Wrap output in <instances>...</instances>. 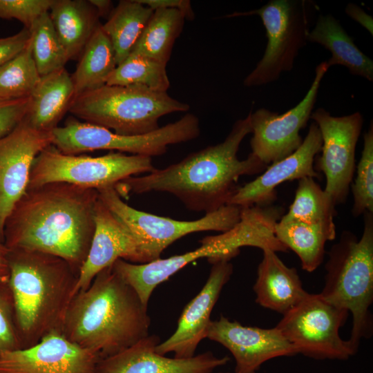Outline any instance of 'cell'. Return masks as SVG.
<instances>
[{
  "instance_id": "obj_2",
  "label": "cell",
  "mask_w": 373,
  "mask_h": 373,
  "mask_svg": "<svg viewBox=\"0 0 373 373\" xmlns=\"http://www.w3.org/2000/svg\"><path fill=\"white\" fill-rule=\"evenodd\" d=\"M252 132L250 113L237 120L222 142L188 155L181 161L144 175L131 176L115 189L122 198L132 193L166 192L192 211L213 212L227 204L240 177L259 173L267 167L252 153L242 160L238 151Z\"/></svg>"
},
{
  "instance_id": "obj_29",
  "label": "cell",
  "mask_w": 373,
  "mask_h": 373,
  "mask_svg": "<svg viewBox=\"0 0 373 373\" xmlns=\"http://www.w3.org/2000/svg\"><path fill=\"white\" fill-rule=\"evenodd\" d=\"M185 19L184 15L177 9L154 10L131 52L166 65Z\"/></svg>"
},
{
  "instance_id": "obj_36",
  "label": "cell",
  "mask_w": 373,
  "mask_h": 373,
  "mask_svg": "<svg viewBox=\"0 0 373 373\" xmlns=\"http://www.w3.org/2000/svg\"><path fill=\"white\" fill-rule=\"evenodd\" d=\"M53 0H0V19H17L30 29L41 15L48 12Z\"/></svg>"
},
{
  "instance_id": "obj_16",
  "label": "cell",
  "mask_w": 373,
  "mask_h": 373,
  "mask_svg": "<svg viewBox=\"0 0 373 373\" xmlns=\"http://www.w3.org/2000/svg\"><path fill=\"white\" fill-rule=\"evenodd\" d=\"M207 338L231 353L236 361L235 373H256L269 360L297 354L291 343L276 327L245 326L223 315L211 321Z\"/></svg>"
},
{
  "instance_id": "obj_1",
  "label": "cell",
  "mask_w": 373,
  "mask_h": 373,
  "mask_svg": "<svg viewBox=\"0 0 373 373\" xmlns=\"http://www.w3.org/2000/svg\"><path fill=\"white\" fill-rule=\"evenodd\" d=\"M98 191L55 182L27 189L4 227V244L58 256L79 271L95 231Z\"/></svg>"
},
{
  "instance_id": "obj_38",
  "label": "cell",
  "mask_w": 373,
  "mask_h": 373,
  "mask_svg": "<svg viewBox=\"0 0 373 373\" xmlns=\"http://www.w3.org/2000/svg\"><path fill=\"white\" fill-rule=\"evenodd\" d=\"M30 40V32L26 28L13 35L0 38V66L22 51Z\"/></svg>"
},
{
  "instance_id": "obj_41",
  "label": "cell",
  "mask_w": 373,
  "mask_h": 373,
  "mask_svg": "<svg viewBox=\"0 0 373 373\" xmlns=\"http://www.w3.org/2000/svg\"><path fill=\"white\" fill-rule=\"evenodd\" d=\"M10 249L0 241V280L8 282L10 268L8 255Z\"/></svg>"
},
{
  "instance_id": "obj_35",
  "label": "cell",
  "mask_w": 373,
  "mask_h": 373,
  "mask_svg": "<svg viewBox=\"0 0 373 373\" xmlns=\"http://www.w3.org/2000/svg\"><path fill=\"white\" fill-rule=\"evenodd\" d=\"M23 348L8 282L0 280V356Z\"/></svg>"
},
{
  "instance_id": "obj_9",
  "label": "cell",
  "mask_w": 373,
  "mask_h": 373,
  "mask_svg": "<svg viewBox=\"0 0 373 373\" xmlns=\"http://www.w3.org/2000/svg\"><path fill=\"white\" fill-rule=\"evenodd\" d=\"M305 0H271L260 8L233 12L224 17L258 15L266 30L267 44L255 68L245 77L247 87L276 81L282 73L290 71L307 41L311 5Z\"/></svg>"
},
{
  "instance_id": "obj_6",
  "label": "cell",
  "mask_w": 373,
  "mask_h": 373,
  "mask_svg": "<svg viewBox=\"0 0 373 373\" xmlns=\"http://www.w3.org/2000/svg\"><path fill=\"white\" fill-rule=\"evenodd\" d=\"M187 104L166 92L140 86L104 85L73 99L68 111L84 122L122 135H139L158 129L164 115L185 112Z\"/></svg>"
},
{
  "instance_id": "obj_15",
  "label": "cell",
  "mask_w": 373,
  "mask_h": 373,
  "mask_svg": "<svg viewBox=\"0 0 373 373\" xmlns=\"http://www.w3.org/2000/svg\"><path fill=\"white\" fill-rule=\"evenodd\" d=\"M99 359L61 331H53L30 347L3 353L0 373H96Z\"/></svg>"
},
{
  "instance_id": "obj_33",
  "label": "cell",
  "mask_w": 373,
  "mask_h": 373,
  "mask_svg": "<svg viewBox=\"0 0 373 373\" xmlns=\"http://www.w3.org/2000/svg\"><path fill=\"white\" fill-rule=\"evenodd\" d=\"M40 77L32 57L30 40L22 51L0 66V99L30 97Z\"/></svg>"
},
{
  "instance_id": "obj_25",
  "label": "cell",
  "mask_w": 373,
  "mask_h": 373,
  "mask_svg": "<svg viewBox=\"0 0 373 373\" xmlns=\"http://www.w3.org/2000/svg\"><path fill=\"white\" fill-rule=\"evenodd\" d=\"M49 15L69 60L80 55L100 24L88 1L53 0Z\"/></svg>"
},
{
  "instance_id": "obj_17",
  "label": "cell",
  "mask_w": 373,
  "mask_h": 373,
  "mask_svg": "<svg viewBox=\"0 0 373 373\" xmlns=\"http://www.w3.org/2000/svg\"><path fill=\"white\" fill-rule=\"evenodd\" d=\"M208 261L212 267L206 283L184 307L174 333L156 346L158 354L173 352L175 358H191L200 342L207 338L213 308L233 273L230 260L220 258Z\"/></svg>"
},
{
  "instance_id": "obj_40",
  "label": "cell",
  "mask_w": 373,
  "mask_h": 373,
  "mask_svg": "<svg viewBox=\"0 0 373 373\" xmlns=\"http://www.w3.org/2000/svg\"><path fill=\"white\" fill-rule=\"evenodd\" d=\"M346 14L353 20L365 28L372 35H373V19L361 8L356 4L350 3L345 8Z\"/></svg>"
},
{
  "instance_id": "obj_12",
  "label": "cell",
  "mask_w": 373,
  "mask_h": 373,
  "mask_svg": "<svg viewBox=\"0 0 373 373\" xmlns=\"http://www.w3.org/2000/svg\"><path fill=\"white\" fill-rule=\"evenodd\" d=\"M322 137L321 155L315 170L326 178L324 191L336 206L345 203L356 170L355 151L363 119L359 112L342 117L332 116L323 108L312 112Z\"/></svg>"
},
{
  "instance_id": "obj_21",
  "label": "cell",
  "mask_w": 373,
  "mask_h": 373,
  "mask_svg": "<svg viewBox=\"0 0 373 373\" xmlns=\"http://www.w3.org/2000/svg\"><path fill=\"white\" fill-rule=\"evenodd\" d=\"M160 338L148 335L131 347L100 358L96 373H212L229 361L207 352L188 358H169L158 354Z\"/></svg>"
},
{
  "instance_id": "obj_28",
  "label": "cell",
  "mask_w": 373,
  "mask_h": 373,
  "mask_svg": "<svg viewBox=\"0 0 373 373\" xmlns=\"http://www.w3.org/2000/svg\"><path fill=\"white\" fill-rule=\"evenodd\" d=\"M153 13L137 0L120 1L102 28L112 44L117 66L131 53Z\"/></svg>"
},
{
  "instance_id": "obj_18",
  "label": "cell",
  "mask_w": 373,
  "mask_h": 373,
  "mask_svg": "<svg viewBox=\"0 0 373 373\" xmlns=\"http://www.w3.org/2000/svg\"><path fill=\"white\" fill-rule=\"evenodd\" d=\"M321 134L312 122L300 147L285 158L267 166L254 180L239 186L227 204L240 207L267 206L276 199V187L287 181L305 177L319 178L314 169L316 155L321 152Z\"/></svg>"
},
{
  "instance_id": "obj_11",
  "label": "cell",
  "mask_w": 373,
  "mask_h": 373,
  "mask_svg": "<svg viewBox=\"0 0 373 373\" xmlns=\"http://www.w3.org/2000/svg\"><path fill=\"white\" fill-rule=\"evenodd\" d=\"M347 315L348 312L329 303L320 293H308L275 327L297 354L318 360L344 361L357 352L339 334Z\"/></svg>"
},
{
  "instance_id": "obj_32",
  "label": "cell",
  "mask_w": 373,
  "mask_h": 373,
  "mask_svg": "<svg viewBox=\"0 0 373 373\" xmlns=\"http://www.w3.org/2000/svg\"><path fill=\"white\" fill-rule=\"evenodd\" d=\"M29 30L32 57L40 75L64 68L69 59L49 12L37 18Z\"/></svg>"
},
{
  "instance_id": "obj_39",
  "label": "cell",
  "mask_w": 373,
  "mask_h": 373,
  "mask_svg": "<svg viewBox=\"0 0 373 373\" xmlns=\"http://www.w3.org/2000/svg\"><path fill=\"white\" fill-rule=\"evenodd\" d=\"M141 4L146 6L153 11L160 8H172L180 10L187 20L194 19L190 1L189 0H137Z\"/></svg>"
},
{
  "instance_id": "obj_34",
  "label": "cell",
  "mask_w": 373,
  "mask_h": 373,
  "mask_svg": "<svg viewBox=\"0 0 373 373\" xmlns=\"http://www.w3.org/2000/svg\"><path fill=\"white\" fill-rule=\"evenodd\" d=\"M351 184L354 216L373 213V124L363 135V149L356 167V176Z\"/></svg>"
},
{
  "instance_id": "obj_10",
  "label": "cell",
  "mask_w": 373,
  "mask_h": 373,
  "mask_svg": "<svg viewBox=\"0 0 373 373\" xmlns=\"http://www.w3.org/2000/svg\"><path fill=\"white\" fill-rule=\"evenodd\" d=\"M97 191L100 200L138 240L146 263L160 258L168 246L183 236L200 231H227L241 216L242 207L227 204L195 220H177L135 209L122 200L114 187Z\"/></svg>"
},
{
  "instance_id": "obj_5",
  "label": "cell",
  "mask_w": 373,
  "mask_h": 373,
  "mask_svg": "<svg viewBox=\"0 0 373 373\" xmlns=\"http://www.w3.org/2000/svg\"><path fill=\"white\" fill-rule=\"evenodd\" d=\"M360 238L343 231L328 251L325 284L320 294L352 316L349 342L358 351L363 338L371 337L373 301V213H363Z\"/></svg>"
},
{
  "instance_id": "obj_31",
  "label": "cell",
  "mask_w": 373,
  "mask_h": 373,
  "mask_svg": "<svg viewBox=\"0 0 373 373\" xmlns=\"http://www.w3.org/2000/svg\"><path fill=\"white\" fill-rule=\"evenodd\" d=\"M165 64L131 52L108 77L106 85L140 86L166 92L170 82Z\"/></svg>"
},
{
  "instance_id": "obj_13",
  "label": "cell",
  "mask_w": 373,
  "mask_h": 373,
  "mask_svg": "<svg viewBox=\"0 0 373 373\" xmlns=\"http://www.w3.org/2000/svg\"><path fill=\"white\" fill-rule=\"evenodd\" d=\"M329 68L327 61L316 66L314 79L307 94L288 111L278 114L262 108L250 113L251 153L265 165L285 158L302 144L300 131L310 119L321 80Z\"/></svg>"
},
{
  "instance_id": "obj_24",
  "label": "cell",
  "mask_w": 373,
  "mask_h": 373,
  "mask_svg": "<svg viewBox=\"0 0 373 373\" xmlns=\"http://www.w3.org/2000/svg\"><path fill=\"white\" fill-rule=\"evenodd\" d=\"M307 41L316 43L331 52L329 67L341 65L354 75L373 80V61L355 45L340 22L331 15H319L315 27L309 31Z\"/></svg>"
},
{
  "instance_id": "obj_26",
  "label": "cell",
  "mask_w": 373,
  "mask_h": 373,
  "mask_svg": "<svg viewBox=\"0 0 373 373\" xmlns=\"http://www.w3.org/2000/svg\"><path fill=\"white\" fill-rule=\"evenodd\" d=\"M274 233L277 239L299 258L302 269L315 271L323 262L325 246L336 238V229L321 224H307L282 218L276 222Z\"/></svg>"
},
{
  "instance_id": "obj_43",
  "label": "cell",
  "mask_w": 373,
  "mask_h": 373,
  "mask_svg": "<svg viewBox=\"0 0 373 373\" xmlns=\"http://www.w3.org/2000/svg\"><path fill=\"white\" fill-rule=\"evenodd\" d=\"M226 373H229V372H226Z\"/></svg>"
},
{
  "instance_id": "obj_14",
  "label": "cell",
  "mask_w": 373,
  "mask_h": 373,
  "mask_svg": "<svg viewBox=\"0 0 373 373\" xmlns=\"http://www.w3.org/2000/svg\"><path fill=\"white\" fill-rule=\"evenodd\" d=\"M52 144V131L38 130L25 118L0 137V241L8 217L28 189L34 160Z\"/></svg>"
},
{
  "instance_id": "obj_19",
  "label": "cell",
  "mask_w": 373,
  "mask_h": 373,
  "mask_svg": "<svg viewBox=\"0 0 373 373\" xmlns=\"http://www.w3.org/2000/svg\"><path fill=\"white\" fill-rule=\"evenodd\" d=\"M95 231L75 288V295L88 287L104 269L117 260L144 264L141 245L127 226L99 198L94 211Z\"/></svg>"
},
{
  "instance_id": "obj_4",
  "label": "cell",
  "mask_w": 373,
  "mask_h": 373,
  "mask_svg": "<svg viewBox=\"0 0 373 373\" xmlns=\"http://www.w3.org/2000/svg\"><path fill=\"white\" fill-rule=\"evenodd\" d=\"M8 285L23 348L61 331L79 271L65 260L38 251L10 250Z\"/></svg>"
},
{
  "instance_id": "obj_23",
  "label": "cell",
  "mask_w": 373,
  "mask_h": 373,
  "mask_svg": "<svg viewBox=\"0 0 373 373\" xmlns=\"http://www.w3.org/2000/svg\"><path fill=\"white\" fill-rule=\"evenodd\" d=\"M74 97L73 79L65 68L41 76L30 95L25 119L38 130L52 131L68 111Z\"/></svg>"
},
{
  "instance_id": "obj_30",
  "label": "cell",
  "mask_w": 373,
  "mask_h": 373,
  "mask_svg": "<svg viewBox=\"0 0 373 373\" xmlns=\"http://www.w3.org/2000/svg\"><path fill=\"white\" fill-rule=\"evenodd\" d=\"M335 207L332 198L314 178L305 177L298 180L294 199L282 218L336 229Z\"/></svg>"
},
{
  "instance_id": "obj_3",
  "label": "cell",
  "mask_w": 373,
  "mask_h": 373,
  "mask_svg": "<svg viewBox=\"0 0 373 373\" xmlns=\"http://www.w3.org/2000/svg\"><path fill=\"white\" fill-rule=\"evenodd\" d=\"M150 323L148 306L111 265L73 296L61 332L103 358L146 337Z\"/></svg>"
},
{
  "instance_id": "obj_8",
  "label": "cell",
  "mask_w": 373,
  "mask_h": 373,
  "mask_svg": "<svg viewBox=\"0 0 373 373\" xmlns=\"http://www.w3.org/2000/svg\"><path fill=\"white\" fill-rule=\"evenodd\" d=\"M200 133L199 119L191 113L139 135H119L104 127L73 118L68 119L64 126L52 131V145L67 155L109 150L152 157L165 153L169 145L190 141L198 137Z\"/></svg>"
},
{
  "instance_id": "obj_42",
  "label": "cell",
  "mask_w": 373,
  "mask_h": 373,
  "mask_svg": "<svg viewBox=\"0 0 373 373\" xmlns=\"http://www.w3.org/2000/svg\"><path fill=\"white\" fill-rule=\"evenodd\" d=\"M88 1L95 8L99 17H108L113 10L111 1L89 0Z\"/></svg>"
},
{
  "instance_id": "obj_7",
  "label": "cell",
  "mask_w": 373,
  "mask_h": 373,
  "mask_svg": "<svg viewBox=\"0 0 373 373\" xmlns=\"http://www.w3.org/2000/svg\"><path fill=\"white\" fill-rule=\"evenodd\" d=\"M151 158L117 151L99 157L67 155L50 145L34 160L27 189L55 182L95 190L115 187L128 177L155 170Z\"/></svg>"
},
{
  "instance_id": "obj_37",
  "label": "cell",
  "mask_w": 373,
  "mask_h": 373,
  "mask_svg": "<svg viewBox=\"0 0 373 373\" xmlns=\"http://www.w3.org/2000/svg\"><path fill=\"white\" fill-rule=\"evenodd\" d=\"M30 96L15 99H0V137L10 133L26 116Z\"/></svg>"
},
{
  "instance_id": "obj_27",
  "label": "cell",
  "mask_w": 373,
  "mask_h": 373,
  "mask_svg": "<svg viewBox=\"0 0 373 373\" xmlns=\"http://www.w3.org/2000/svg\"><path fill=\"white\" fill-rule=\"evenodd\" d=\"M116 66L112 44L100 23L84 46L71 75L75 97L105 85Z\"/></svg>"
},
{
  "instance_id": "obj_20",
  "label": "cell",
  "mask_w": 373,
  "mask_h": 373,
  "mask_svg": "<svg viewBox=\"0 0 373 373\" xmlns=\"http://www.w3.org/2000/svg\"><path fill=\"white\" fill-rule=\"evenodd\" d=\"M200 242L201 246L198 248L181 255L159 258L144 264L118 259L112 266L136 291L142 303L148 306L155 287L189 263L202 258H207L208 260L219 258L231 260L239 254L227 231L204 238Z\"/></svg>"
},
{
  "instance_id": "obj_22",
  "label": "cell",
  "mask_w": 373,
  "mask_h": 373,
  "mask_svg": "<svg viewBox=\"0 0 373 373\" xmlns=\"http://www.w3.org/2000/svg\"><path fill=\"white\" fill-rule=\"evenodd\" d=\"M254 285L256 303L283 315L299 303L308 294L294 267H287L276 252L265 249Z\"/></svg>"
}]
</instances>
